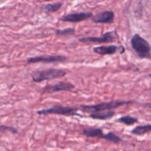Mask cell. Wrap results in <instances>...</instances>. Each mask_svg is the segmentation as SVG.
Returning a JSON list of instances; mask_svg holds the SVG:
<instances>
[{
    "label": "cell",
    "mask_w": 151,
    "mask_h": 151,
    "mask_svg": "<svg viewBox=\"0 0 151 151\" xmlns=\"http://www.w3.org/2000/svg\"><path fill=\"white\" fill-rule=\"evenodd\" d=\"M67 73L68 72L64 69L50 68L43 70L34 71L31 74V78L33 82L41 83L44 81H52L57 78H63Z\"/></svg>",
    "instance_id": "cell-2"
},
{
    "label": "cell",
    "mask_w": 151,
    "mask_h": 151,
    "mask_svg": "<svg viewBox=\"0 0 151 151\" xmlns=\"http://www.w3.org/2000/svg\"><path fill=\"white\" fill-rule=\"evenodd\" d=\"M78 109L76 108L69 107V106H63L61 105L54 106L53 107L47 109H41L36 111V114L38 115H48V114H56L62 115L66 116H80L77 113Z\"/></svg>",
    "instance_id": "cell-4"
},
{
    "label": "cell",
    "mask_w": 151,
    "mask_h": 151,
    "mask_svg": "<svg viewBox=\"0 0 151 151\" xmlns=\"http://www.w3.org/2000/svg\"><path fill=\"white\" fill-rule=\"evenodd\" d=\"M75 86L70 82L60 81L55 84H50L43 88V94H53L59 91H70L74 89Z\"/></svg>",
    "instance_id": "cell-7"
},
{
    "label": "cell",
    "mask_w": 151,
    "mask_h": 151,
    "mask_svg": "<svg viewBox=\"0 0 151 151\" xmlns=\"http://www.w3.org/2000/svg\"><path fill=\"white\" fill-rule=\"evenodd\" d=\"M81 134L84 136L90 138H98L103 139L105 134L102 128H84L81 131Z\"/></svg>",
    "instance_id": "cell-11"
},
{
    "label": "cell",
    "mask_w": 151,
    "mask_h": 151,
    "mask_svg": "<svg viewBox=\"0 0 151 151\" xmlns=\"http://www.w3.org/2000/svg\"><path fill=\"white\" fill-rule=\"evenodd\" d=\"M118 50L119 47L115 45L99 46V47H93V52L100 55H110L115 54Z\"/></svg>",
    "instance_id": "cell-10"
},
{
    "label": "cell",
    "mask_w": 151,
    "mask_h": 151,
    "mask_svg": "<svg viewBox=\"0 0 151 151\" xmlns=\"http://www.w3.org/2000/svg\"><path fill=\"white\" fill-rule=\"evenodd\" d=\"M144 106H146V107L149 108V109H151V103H145V104H143Z\"/></svg>",
    "instance_id": "cell-19"
},
{
    "label": "cell",
    "mask_w": 151,
    "mask_h": 151,
    "mask_svg": "<svg viewBox=\"0 0 151 151\" xmlns=\"http://www.w3.org/2000/svg\"><path fill=\"white\" fill-rule=\"evenodd\" d=\"M114 13L112 10H104L99 12L91 18L94 23L112 24L114 22Z\"/></svg>",
    "instance_id": "cell-9"
},
{
    "label": "cell",
    "mask_w": 151,
    "mask_h": 151,
    "mask_svg": "<svg viewBox=\"0 0 151 151\" xmlns=\"http://www.w3.org/2000/svg\"><path fill=\"white\" fill-rule=\"evenodd\" d=\"M117 34L114 31L105 32V34L100 37H84L78 39L80 42L82 43H98V44H103V43H111L116 40Z\"/></svg>",
    "instance_id": "cell-5"
},
{
    "label": "cell",
    "mask_w": 151,
    "mask_h": 151,
    "mask_svg": "<svg viewBox=\"0 0 151 151\" xmlns=\"http://www.w3.org/2000/svg\"><path fill=\"white\" fill-rule=\"evenodd\" d=\"M68 60V58L63 55H41L29 58L26 60L27 63H62Z\"/></svg>",
    "instance_id": "cell-6"
},
{
    "label": "cell",
    "mask_w": 151,
    "mask_h": 151,
    "mask_svg": "<svg viewBox=\"0 0 151 151\" xmlns=\"http://www.w3.org/2000/svg\"><path fill=\"white\" fill-rule=\"evenodd\" d=\"M131 47L140 58L151 60V46L147 40L139 34H135L130 41Z\"/></svg>",
    "instance_id": "cell-3"
},
{
    "label": "cell",
    "mask_w": 151,
    "mask_h": 151,
    "mask_svg": "<svg viewBox=\"0 0 151 151\" xmlns=\"http://www.w3.org/2000/svg\"><path fill=\"white\" fill-rule=\"evenodd\" d=\"M116 122L124 124V125H127V126H130V125H133L135 123H136L138 122V119L131 116H123L118 118Z\"/></svg>",
    "instance_id": "cell-16"
},
{
    "label": "cell",
    "mask_w": 151,
    "mask_h": 151,
    "mask_svg": "<svg viewBox=\"0 0 151 151\" xmlns=\"http://www.w3.org/2000/svg\"><path fill=\"white\" fill-rule=\"evenodd\" d=\"M62 7V2H56V3H53V4H45V5L43 6L42 10L43 11L45 12L46 13H55V12L60 10V8Z\"/></svg>",
    "instance_id": "cell-14"
},
{
    "label": "cell",
    "mask_w": 151,
    "mask_h": 151,
    "mask_svg": "<svg viewBox=\"0 0 151 151\" xmlns=\"http://www.w3.org/2000/svg\"><path fill=\"white\" fill-rule=\"evenodd\" d=\"M149 94H150V95L151 96V88H150L149 89Z\"/></svg>",
    "instance_id": "cell-20"
},
{
    "label": "cell",
    "mask_w": 151,
    "mask_h": 151,
    "mask_svg": "<svg viewBox=\"0 0 151 151\" xmlns=\"http://www.w3.org/2000/svg\"><path fill=\"white\" fill-rule=\"evenodd\" d=\"M104 140L109 142L114 143V144H119V143L122 142V139L120 138L118 135L114 134L113 132H109L107 134H105L104 136Z\"/></svg>",
    "instance_id": "cell-15"
},
{
    "label": "cell",
    "mask_w": 151,
    "mask_h": 151,
    "mask_svg": "<svg viewBox=\"0 0 151 151\" xmlns=\"http://www.w3.org/2000/svg\"><path fill=\"white\" fill-rule=\"evenodd\" d=\"M134 103L133 100H113L110 102L98 103L95 105H80L77 107L78 110L89 114L104 111L115 109L121 106Z\"/></svg>",
    "instance_id": "cell-1"
},
{
    "label": "cell",
    "mask_w": 151,
    "mask_h": 151,
    "mask_svg": "<svg viewBox=\"0 0 151 151\" xmlns=\"http://www.w3.org/2000/svg\"><path fill=\"white\" fill-rule=\"evenodd\" d=\"M149 77H150V78H151V74H150V75H149Z\"/></svg>",
    "instance_id": "cell-21"
},
{
    "label": "cell",
    "mask_w": 151,
    "mask_h": 151,
    "mask_svg": "<svg viewBox=\"0 0 151 151\" xmlns=\"http://www.w3.org/2000/svg\"><path fill=\"white\" fill-rule=\"evenodd\" d=\"M115 115V112L113 110L104 111L96 112V113L90 114L89 117L93 119H99V120H107L113 117Z\"/></svg>",
    "instance_id": "cell-12"
},
{
    "label": "cell",
    "mask_w": 151,
    "mask_h": 151,
    "mask_svg": "<svg viewBox=\"0 0 151 151\" xmlns=\"http://www.w3.org/2000/svg\"><path fill=\"white\" fill-rule=\"evenodd\" d=\"M6 131H8V132H11L13 134H17L18 131L16 128H13V127L7 126V125H0V133H4Z\"/></svg>",
    "instance_id": "cell-18"
},
{
    "label": "cell",
    "mask_w": 151,
    "mask_h": 151,
    "mask_svg": "<svg viewBox=\"0 0 151 151\" xmlns=\"http://www.w3.org/2000/svg\"><path fill=\"white\" fill-rule=\"evenodd\" d=\"M92 17H93L92 13L81 12V13H70V14L65 15L61 18L60 20L62 22H70V23H78V22H83L88 19H91Z\"/></svg>",
    "instance_id": "cell-8"
},
{
    "label": "cell",
    "mask_w": 151,
    "mask_h": 151,
    "mask_svg": "<svg viewBox=\"0 0 151 151\" xmlns=\"http://www.w3.org/2000/svg\"><path fill=\"white\" fill-rule=\"evenodd\" d=\"M151 132V124L139 125L131 131V134L136 136H142Z\"/></svg>",
    "instance_id": "cell-13"
},
{
    "label": "cell",
    "mask_w": 151,
    "mask_h": 151,
    "mask_svg": "<svg viewBox=\"0 0 151 151\" xmlns=\"http://www.w3.org/2000/svg\"><path fill=\"white\" fill-rule=\"evenodd\" d=\"M76 30L73 28H66L64 29H58L56 31V34L57 35H70L75 33Z\"/></svg>",
    "instance_id": "cell-17"
}]
</instances>
